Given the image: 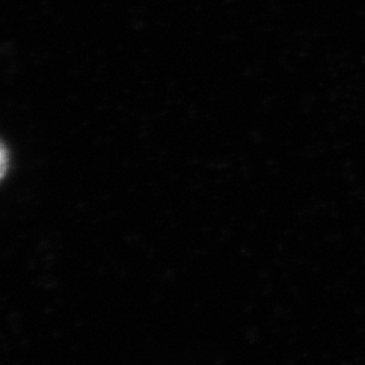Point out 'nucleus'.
I'll list each match as a JSON object with an SVG mask.
<instances>
[{"label": "nucleus", "instance_id": "1", "mask_svg": "<svg viewBox=\"0 0 365 365\" xmlns=\"http://www.w3.org/2000/svg\"><path fill=\"white\" fill-rule=\"evenodd\" d=\"M10 168V152L7 146L0 140V182L6 178Z\"/></svg>", "mask_w": 365, "mask_h": 365}]
</instances>
